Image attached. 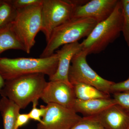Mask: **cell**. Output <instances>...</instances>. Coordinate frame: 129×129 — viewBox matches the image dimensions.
<instances>
[{"instance_id": "1", "label": "cell", "mask_w": 129, "mask_h": 129, "mask_svg": "<svg viewBox=\"0 0 129 129\" xmlns=\"http://www.w3.org/2000/svg\"><path fill=\"white\" fill-rule=\"evenodd\" d=\"M47 83L44 74L26 75L5 81L0 94L14 102L21 109H24L30 103H38Z\"/></svg>"}, {"instance_id": "2", "label": "cell", "mask_w": 129, "mask_h": 129, "mask_svg": "<svg viewBox=\"0 0 129 129\" xmlns=\"http://www.w3.org/2000/svg\"><path fill=\"white\" fill-rule=\"evenodd\" d=\"M124 16L121 0L114 11L104 21L98 23L81 45L82 51L87 55L96 54L104 51L109 45L113 43L122 33Z\"/></svg>"}, {"instance_id": "3", "label": "cell", "mask_w": 129, "mask_h": 129, "mask_svg": "<svg viewBox=\"0 0 129 129\" xmlns=\"http://www.w3.org/2000/svg\"><path fill=\"white\" fill-rule=\"evenodd\" d=\"M58 58L54 53L46 58L0 57V74L5 81L34 73H42L49 78L57 69Z\"/></svg>"}, {"instance_id": "4", "label": "cell", "mask_w": 129, "mask_h": 129, "mask_svg": "<svg viewBox=\"0 0 129 129\" xmlns=\"http://www.w3.org/2000/svg\"><path fill=\"white\" fill-rule=\"evenodd\" d=\"M98 23L91 18H72L53 30L40 58L49 57L62 46L88 37Z\"/></svg>"}, {"instance_id": "5", "label": "cell", "mask_w": 129, "mask_h": 129, "mask_svg": "<svg viewBox=\"0 0 129 129\" xmlns=\"http://www.w3.org/2000/svg\"><path fill=\"white\" fill-rule=\"evenodd\" d=\"M42 4L17 10L11 23L13 30L27 54L30 53L35 44L36 37L41 30Z\"/></svg>"}, {"instance_id": "6", "label": "cell", "mask_w": 129, "mask_h": 129, "mask_svg": "<svg viewBox=\"0 0 129 129\" xmlns=\"http://www.w3.org/2000/svg\"><path fill=\"white\" fill-rule=\"evenodd\" d=\"M75 7L74 1H42L41 31L45 35L46 42L55 28L72 19Z\"/></svg>"}, {"instance_id": "7", "label": "cell", "mask_w": 129, "mask_h": 129, "mask_svg": "<svg viewBox=\"0 0 129 129\" xmlns=\"http://www.w3.org/2000/svg\"><path fill=\"white\" fill-rule=\"evenodd\" d=\"M87 53L81 51L74 56L70 67L69 79L72 85L83 83L92 86L110 95L111 86L114 82L99 76L90 67L86 61Z\"/></svg>"}, {"instance_id": "8", "label": "cell", "mask_w": 129, "mask_h": 129, "mask_svg": "<svg viewBox=\"0 0 129 129\" xmlns=\"http://www.w3.org/2000/svg\"><path fill=\"white\" fill-rule=\"evenodd\" d=\"M46 106V112L37 129H71L82 118L72 109L54 103Z\"/></svg>"}, {"instance_id": "9", "label": "cell", "mask_w": 129, "mask_h": 129, "mask_svg": "<svg viewBox=\"0 0 129 129\" xmlns=\"http://www.w3.org/2000/svg\"><path fill=\"white\" fill-rule=\"evenodd\" d=\"M119 0H92L76 6L72 18H91L98 23L108 18L114 11Z\"/></svg>"}, {"instance_id": "10", "label": "cell", "mask_w": 129, "mask_h": 129, "mask_svg": "<svg viewBox=\"0 0 129 129\" xmlns=\"http://www.w3.org/2000/svg\"><path fill=\"white\" fill-rule=\"evenodd\" d=\"M40 99L47 104L54 103L73 109L76 98L73 86L60 81H50Z\"/></svg>"}, {"instance_id": "11", "label": "cell", "mask_w": 129, "mask_h": 129, "mask_svg": "<svg viewBox=\"0 0 129 129\" xmlns=\"http://www.w3.org/2000/svg\"><path fill=\"white\" fill-rule=\"evenodd\" d=\"M81 51L82 47L78 42L64 45L61 49L56 51L58 58L57 69L55 74L49 78L50 81H60L73 86L69 79L70 63L74 56Z\"/></svg>"}, {"instance_id": "12", "label": "cell", "mask_w": 129, "mask_h": 129, "mask_svg": "<svg viewBox=\"0 0 129 129\" xmlns=\"http://www.w3.org/2000/svg\"><path fill=\"white\" fill-rule=\"evenodd\" d=\"M106 129H127L129 125V112L117 104L109 107L95 115Z\"/></svg>"}, {"instance_id": "13", "label": "cell", "mask_w": 129, "mask_h": 129, "mask_svg": "<svg viewBox=\"0 0 129 129\" xmlns=\"http://www.w3.org/2000/svg\"><path fill=\"white\" fill-rule=\"evenodd\" d=\"M116 104L113 99H95L83 101L76 99L73 109L85 117H91L99 114L110 106Z\"/></svg>"}, {"instance_id": "14", "label": "cell", "mask_w": 129, "mask_h": 129, "mask_svg": "<svg viewBox=\"0 0 129 129\" xmlns=\"http://www.w3.org/2000/svg\"><path fill=\"white\" fill-rule=\"evenodd\" d=\"M21 108L14 102L6 97L0 100V111L4 129H15L17 118Z\"/></svg>"}, {"instance_id": "15", "label": "cell", "mask_w": 129, "mask_h": 129, "mask_svg": "<svg viewBox=\"0 0 129 129\" xmlns=\"http://www.w3.org/2000/svg\"><path fill=\"white\" fill-rule=\"evenodd\" d=\"M11 23L0 28V55L5 51L10 49L25 52L24 47L13 30Z\"/></svg>"}, {"instance_id": "16", "label": "cell", "mask_w": 129, "mask_h": 129, "mask_svg": "<svg viewBox=\"0 0 129 129\" xmlns=\"http://www.w3.org/2000/svg\"><path fill=\"white\" fill-rule=\"evenodd\" d=\"M73 86L77 99L86 101L95 99L110 98V95L99 90L92 86L83 83H77Z\"/></svg>"}, {"instance_id": "17", "label": "cell", "mask_w": 129, "mask_h": 129, "mask_svg": "<svg viewBox=\"0 0 129 129\" xmlns=\"http://www.w3.org/2000/svg\"><path fill=\"white\" fill-rule=\"evenodd\" d=\"M17 13L11 0H0V28L12 22Z\"/></svg>"}, {"instance_id": "18", "label": "cell", "mask_w": 129, "mask_h": 129, "mask_svg": "<svg viewBox=\"0 0 129 129\" xmlns=\"http://www.w3.org/2000/svg\"><path fill=\"white\" fill-rule=\"evenodd\" d=\"M71 129H106L94 116H91L81 118Z\"/></svg>"}, {"instance_id": "19", "label": "cell", "mask_w": 129, "mask_h": 129, "mask_svg": "<svg viewBox=\"0 0 129 129\" xmlns=\"http://www.w3.org/2000/svg\"><path fill=\"white\" fill-rule=\"evenodd\" d=\"M121 1L124 16L122 33L129 48V0H121Z\"/></svg>"}, {"instance_id": "20", "label": "cell", "mask_w": 129, "mask_h": 129, "mask_svg": "<svg viewBox=\"0 0 129 129\" xmlns=\"http://www.w3.org/2000/svg\"><path fill=\"white\" fill-rule=\"evenodd\" d=\"M113 99L116 104L129 112V91L114 93Z\"/></svg>"}, {"instance_id": "21", "label": "cell", "mask_w": 129, "mask_h": 129, "mask_svg": "<svg viewBox=\"0 0 129 129\" xmlns=\"http://www.w3.org/2000/svg\"><path fill=\"white\" fill-rule=\"evenodd\" d=\"M38 104L37 103H33L32 109L28 114L30 119L41 123L42 120L41 117H43L45 114L46 111V106L42 105L40 106V108H38L37 107Z\"/></svg>"}, {"instance_id": "22", "label": "cell", "mask_w": 129, "mask_h": 129, "mask_svg": "<svg viewBox=\"0 0 129 129\" xmlns=\"http://www.w3.org/2000/svg\"><path fill=\"white\" fill-rule=\"evenodd\" d=\"M17 10L25 9L29 7L41 4L42 0H11Z\"/></svg>"}, {"instance_id": "23", "label": "cell", "mask_w": 129, "mask_h": 129, "mask_svg": "<svg viewBox=\"0 0 129 129\" xmlns=\"http://www.w3.org/2000/svg\"><path fill=\"white\" fill-rule=\"evenodd\" d=\"M111 93L117 92L129 91V78L122 82L119 83H114L111 86Z\"/></svg>"}, {"instance_id": "24", "label": "cell", "mask_w": 129, "mask_h": 129, "mask_svg": "<svg viewBox=\"0 0 129 129\" xmlns=\"http://www.w3.org/2000/svg\"><path fill=\"white\" fill-rule=\"evenodd\" d=\"M30 119L28 113L19 114L16 120L15 129H19V127L26 124Z\"/></svg>"}, {"instance_id": "25", "label": "cell", "mask_w": 129, "mask_h": 129, "mask_svg": "<svg viewBox=\"0 0 129 129\" xmlns=\"http://www.w3.org/2000/svg\"><path fill=\"white\" fill-rule=\"evenodd\" d=\"M5 80L0 74V90L2 89L5 85Z\"/></svg>"}, {"instance_id": "26", "label": "cell", "mask_w": 129, "mask_h": 129, "mask_svg": "<svg viewBox=\"0 0 129 129\" xmlns=\"http://www.w3.org/2000/svg\"><path fill=\"white\" fill-rule=\"evenodd\" d=\"M127 129H129V125L128 127V128H127Z\"/></svg>"}]
</instances>
